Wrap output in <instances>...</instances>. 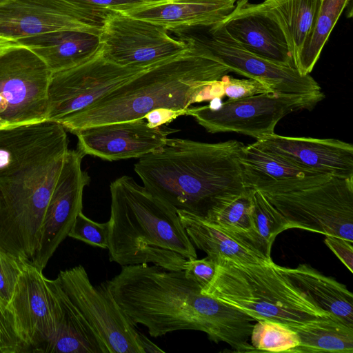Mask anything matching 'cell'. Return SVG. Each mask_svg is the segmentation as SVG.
Masks as SVG:
<instances>
[{"instance_id": "1", "label": "cell", "mask_w": 353, "mask_h": 353, "mask_svg": "<svg viewBox=\"0 0 353 353\" xmlns=\"http://www.w3.org/2000/svg\"><path fill=\"white\" fill-rule=\"evenodd\" d=\"M105 283L131 321L145 326L152 337L197 330L236 352L255 351L248 341L254 320L203 294L183 270H168L153 264L125 265Z\"/></svg>"}, {"instance_id": "2", "label": "cell", "mask_w": 353, "mask_h": 353, "mask_svg": "<svg viewBox=\"0 0 353 353\" xmlns=\"http://www.w3.org/2000/svg\"><path fill=\"white\" fill-rule=\"evenodd\" d=\"M69 140L60 124L0 129V249L31 261Z\"/></svg>"}, {"instance_id": "3", "label": "cell", "mask_w": 353, "mask_h": 353, "mask_svg": "<svg viewBox=\"0 0 353 353\" xmlns=\"http://www.w3.org/2000/svg\"><path fill=\"white\" fill-rule=\"evenodd\" d=\"M243 145L236 140L168 139L141 157L134 172L150 192L176 211L205 218L249 189L239 161Z\"/></svg>"}, {"instance_id": "4", "label": "cell", "mask_w": 353, "mask_h": 353, "mask_svg": "<svg viewBox=\"0 0 353 353\" xmlns=\"http://www.w3.org/2000/svg\"><path fill=\"white\" fill-rule=\"evenodd\" d=\"M179 33L189 41L187 50L152 65L60 125L73 134L88 127L143 119L157 109L185 115L193 103L208 101L210 84L230 70L194 36Z\"/></svg>"}, {"instance_id": "5", "label": "cell", "mask_w": 353, "mask_h": 353, "mask_svg": "<svg viewBox=\"0 0 353 353\" xmlns=\"http://www.w3.org/2000/svg\"><path fill=\"white\" fill-rule=\"evenodd\" d=\"M110 192V261L121 266L152 263L179 271L186 260L197 258L172 207L127 175L112 182Z\"/></svg>"}, {"instance_id": "6", "label": "cell", "mask_w": 353, "mask_h": 353, "mask_svg": "<svg viewBox=\"0 0 353 353\" xmlns=\"http://www.w3.org/2000/svg\"><path fill=\"white\" fill-rule=\"evenodd\" d=\"M216 269L201 292L232 307L254 321H271L296 326L329 316L273 261L246 264L213 259Z\"/></svg>"}, {"instance_id": "7", "label": "cell", "mask_w": 353, "mask_h": 353, "mask_svg": "<svg viewBox=\"0 0 353 353\" xmlns=\"http://www.w3.org/2000/svg\"><path fill=\"white\" fill-rule=\"evenodd\" d=\"M262 194L285 230L302 229L353 242V179L332 176L301 190Z\"/></svg>"}, {"instance_id": "8", "label": "cell", "mask_w": 353, "mask_h": 353, "mask_svg": "<svg viewBox=\"0 0 353 353\" xmlns=\"http://www.w3.org/2000/svg\"><path fill=\"white\" fill-rule=\"evenodd\" d=\"M323 92L310 95L263 93L250 97L220 102L214 99L208 105L190 107L185 115L210 133L235 132L256 140L274 133L277 123L286 115L310 110L323 100Z\"/></svg>"}, {"instance_id": "9", "label": "cell", "mask_w": 353, "mask_h": 353, "mask_svg": "<svg viewBox=\"0 0 353 353\" xmlns=\"http://www.w3.org/2000/svg\"><path fill=\"white\" fill-rule=\"evenodd\" d=\"M55 279L97 335L105 353H143L137 325L105 281L93 285L81 265L60 271Z\"/></svg>"}, {"instance_id": "10", "label": "cell", "mask_w": 353, "mask_h": 353, "mask_svg": "<svg viewBox=\"0 0 353 353\" xmlns=\"http://www.w3.org/2000/svg\"><path fill=\"white\" fill-rule=\"evenodd\" d=\"M51 74L46 63L24 46L0 54V117L8 127L46 121Z\"/></svg>"}, {"instance_id": "11", "label": "cell", "mask_w": 353, "mask_h": 353, "mask_svg": "<svg viewBox=\"0 0 353 353\" xmlns=\"http://www.w3.org/2000/svg\"><path fill=\"white\" fill-rule=\"evenodd\" d=\"M148 67L118 65L105 58L100 48L85 62L52 72L46 121L61 124Z\"/></svg>"}, {"instance_id": "12", "label": "cell", "mask_w": 353, "mask_h": 353, "mask_svg": "<svg viewBox=\"0 0 353 353\" xmlns=\"http://www.w3.org/2000/svg\"><path fill=\"white\" fill-rule=\"evenodd\" d=\"M112 11L68 0H10L0 4V39L17 41L63 30L99 35Z\"/></svg>"}, {"instance_id": "13", "label": "cell", "mask_w": 353, "mask_h": 353, "mask_svg": "<svg viewBox=\"0 0 353 353\" xmlns=\"http://www.w3.org/2000/svg\"><path fill=\"white\" fill-rule=\"evenodd\" d=\"M171 37L163 26L112 11L99 34L107 59L123 66L148 67L177 55L189 47L188 39Z\"/></svg>"}, {"instance_id": "14", "label": "cell", "mask_w": 353, "mask_h": 353, "mask_svg": "<svg viewBox=\"0 0 353 353\" xmlns=\"http://www.w3.org/2000/svg\"><path fill=\"white\" fill-rule=\"evenodd\" d=\"M230 72L256 80L280 94L310 95L323 92L310 74L279 65L256 55L236 41L221 23L209 28L207 35L194 36Z\"/></svg>"}, {"instance_id": "15", "label": "cell", "mask_w": 353, "mask_h": 353, "mask_svg": "<svg viewBox=\"0 0 353 353\" xmlns=\"http://www.w3.org/2000/svg\"><path fill=\"white\" fill-rule=\"evenodd\" d=\"M10 307L26 352L46 353L57 332L59 304L48 279L30 261L25 262Z\"/></svg>"}, {"instance_id": "16", "label": "cell", "mask_w": 353, "mask_h": 353, "mask_svg": "<svg viewBox=\"0 0 353 353\" xmlns=\"http://www.w3.org/2000/svg\"><path fill=\"white\" fill-rule=\"evenodd\" d=\"M83 157L77 149H68L65 155L46 210L40 246L30 261L42 271L82 211L83 192L90 181L88 173L81 168Z\"/></svg>"}, {"instance_id": "17", "label": "cell", "mask_w": 353, "mask_h": 353, "mask_svg": "<svg viewBox=\"0 0 353 353\" xmlns=\"http://www.w3.org/2000/svg\"><path fill=\"white\" fill-rule=\"evenodd\" d=\"M178 130L151 127L143 119L88 127L73 134L78 139L77 150L84 156L112 161L152 153L165 144L169 134Z\"/></svg>"}, {"instance_id": "18", "label": "cell", "mask_w": 353, "mask_h": 353, "mask_svg": "<svg viewBox=\"0 0 353 353\" xmlns=\"http://www.w3.org/2000/svg\"><path fill=\"white\" fill-rule=\"evenodd\" d=\"M289 161L319 173L353 179V145L334 139L279 135L275 132L254 142Z\"/></svg>"}, {"instance_id": "19", "label": "cell", "mask_w": 353, "mask_h": 353, "mask_svg": "<svg viewBox=\"0 0 353 353\" xmlns=\"http://www.w3.org/2000/svg\"><path fill=\"white\" fill-rule=\"evenodd\" d=\"M239 161L246 186L262 193L299 190L332 177L297 165L255 143L243 146Z\"/></svg>"}, {"instance_id": "20", "label": "cell", "mask_w": 353, "mask_h": 353, "mask_svg": "<svg viewBox=\"0 0 353 353\" xmlns=\"http://www.w3.org/2000/svg\"><path fill=\"white\" fill-rule=\"evenodd\" d=\"M176 212L193 245L207 256L246 264L272 261L254 234L228 230L183 210Z\"/></svg>"}, {"instance_id": "21", "label": "cell", "mask_w": 353, "mask_h": 353, "mask_svg": "<svg viewBox=\"0 0 353 353\" xmlns=\"http://www.w3.org/2000/svg\"><path fill=\"white\" fill-rule=\"evenodd\" d=\"M236 1H145L118 12L178 32L192 28H210L222 22L232 12Z\"/></svg>"}, {"instance_id": "22", "label": "cell", "mask_w": 353, "mask_h": 353, "mask_svg": "<svg viewBox=\"0 0 353 353\" xmlns=\"http://www.w3.org/2000/svg\"><path fill=\"white\" fill-rule=\"evenodd\" d=\"M221 23L250 52L279 65L295 68L279 26L255 10L249 0H237L232 12Z\"/></svg>"}, {"instance_id": "23", "label": "cell", "mask_w": 353, "mask_h": 353, "mask_svg": "<svg viewBox=\"0 0 353 353\" xmlns=\"http://www.w3.org/2000/svg\"><path fill=\"white\" fill-rule=\"evenodd\" d=\"M17 41L37 54L52 72L85 62L101 48L99 35L74 30L49 32Z\"/></svg>"}, {"instance_id": "24", "label": "cell", "mask_w": 353, "mask_h": 353, "mask_svg": "<svg viewBox=\"0 0 353 353\" xmlns=\"http://www.w3.org/2000/svg\"><path fill=\"white\" fill-rule=\"evenodd\" d=\"M59 308L55 338L46 353H105L97 335L56 279H48Z\"/></svg>"}, {"instance_id": "25", "label": "cell", "mask_w": 353, "mask_h": 353, "mask_svg": "<svg viewBox=\"0 0 353 353\" xmlns=\"http://www.w3.org/2000/svg\"><path fill=\"white\" fill-rule=\"evenodd\" d=\"M321 0H263L252 3L281 30L294 64L312 30ZM295 66V65H294Z\"/></svg>"}, {"instance_id": "26", "label": "cell", "mask_w": 353, "mask_h": 353, "mask_svg": "<svg viewBox=\"0 0 353 353\" xmlns=\"http://www.w3.org/2000/svg\"><path fill=\"white\" fill-rule=\"evenodd\" d=\"M286 271L317 306L353 325V295L345 285L307 264L286 268Z\"/></svg>"}, {"instance_id": "27", "label": "cell", "mask_w": 353, "mask_h": 353, "mask_svg": "<svg viewBox=\"0 0 353 353\" xmlns=\"http://www.w3.org/2000/svg\"><path fill=\"white\" fill-rule=\"evenodd\" d=\"M290 327L300 344L289 352H353V325L333 314Z\"/></svg>"}, {"instance_id": "28", "label": "cell", "mask_w": 353, "mask_h": 353, "mask_svg": "<svg viewBox=\"0 0 353 353\" xmlns=\"http://www.w3.org/2000/svg\"><path fill=\"white\" fill-rule=\"evenodd\" d=\"M350 0H321L312 30L295 62L301 75L313 70L330 34Z\"/></svg>"}, {"instance_id": "29", "label": "cell", "mask_w": 353, "mask_h": 353, "mask_svg": "<svg viewBox=\"0 0 353 353\" xmlns=\"http://www.w3.org/2000/svg\"><path fill=\"white\" fill-rule=\"evenodd\" d=\"M252 194V190H246L237 197L210 213L204 219L228 230L252 233L263 244L254 230ZM263 247L265 248L264 245ZM265 249L267 250L265 248ZM267 252L270 254L268 250Z\"/></svg>"}, {"instance_id": "30", "label": "cell", "mask_w": 353, "mask_h": 353, "mask_svg": "<svg viewBox=\"0 0 353 353\" xmlns=\"http://www.w3.org/2000/svg\"><path fill=\"white\" fill-rule=\"evenodd\" d=\"M250 339L256 352H289L300 344L296 332L289 326L266 320L253 325Z\"/></svg>"}, {"instance_id": "31", "label": "cell", "mask_w": 353, "mask_h": 353, "mask_svg": "<svg viewBox=\"0 0 353 353\" xmlns=\"http://www.w3.org/2000/svg\"><path fill=\"white\" fill-rule=\"evenodd\" d=\"M252 191V221L254 233L271 253L272 245L276 236L285 231V229L280 219L262 193L257 190Z\"/></svg>"}, {"instance_id": "32", "label": "cell", "mask_w": 353, "mask_h": 353, "mask_svg": "<svg viewBox=\"0 0 353 353\" xmlns=\"http://www.w3.org/2000/svg\"><path fill=\"white\" fill-rule=\"evenodd\" d=\"M68 236L79 240L92 246L108 249L109 222L98 223L80 212Z\"/></svg>"}, {"instance_id": "33", "label": "cell", "mask_w": 353, "mask_h": 353, "mask_svg": "<svg viewBox=\"0 0 353 353\" xmlns=\"http://www.w3.org/2000/svg\"><path fill=\"white\" fill-rule=\"evenodd\" d=\"M26 261L0 249V301L10 309L14 288Z\"/></svg>"}, {"instance_id": "34", "label": "cell", "mask_w": 353, "mask_h": 353, "mask_svg": "<svg viewBox=\"0 0 353 353\" xmlns=\"http://www.w3.org/2000/svg\"><path fill=\"white\" fill-rule=\"evenodd\" d=\"M12 309L0 301V353H24Z\"/></svg>"}, {"instance_id": "35", "label": "cell", "mask_w": 353, "mask_h": 353, "mask_svg": "<svg viewBox=\"0 0 353 353\" xmlns=\"http://www.w3.org/2000/svg\"><path fill=\"white\" fill-rule=\"evenodd\" d=\"M224 96L228 100H236L252 96L272 92L262 83L252 79H236L225 75L221 79Z\"/></svg>"}, {"instance_id": "36", "label": "cell", "mask_w": 353, "mask_h": 353, "mask_svg": "<svg viewBox=\"0 0 353 353\" xmlns=\"http://www.w3.org/2000/svg\"><path fill=\"white\" fill-rule=\"evenodd\" d=\"M216 269L215 261L208 256L201 259L197 258L188 259L183 265L185 276L196 282L201 289L211 281Z\"/></svg>"}, {"instance_id": "37", "label": "cell", "mask_w": 353, "mask_h": 353, "mask_svg": "<svg viewBox=\"0 0 353 353\" xmlns=\"http://www.w3.org/2000/svg\"><path fill=\"white\" fill-rule=\"evenodd\" d=\"M325 243L345 267L352 272L353 242L340 237L326 236Z\"/></svg>"}, {"instance_id": "38", "label": "cell", "mask_w": 353, "mask_h": 353, "mask_svg": "<svg viewBox=\"0 0 353 353\" xmlns=\"http://www.w3.org/2000/svg\"><path fill=\"white\" fill-rule=\"evenodd\" d=\"M94 8L121 11L148 0H68Z\"/></svg>"}, {"instance_id": "39", "label": "cell", "mask_w": 353, "mask_h": 353, "mask_svg": "<svg viewBox=\"0 0 353 353\" xmlns=\"http://www.w3.org/2000/svg\"><path fill=\"white\" fill-rule=\"evenodd\" d=\"M183 115V114L181 112L168 109H157L147 114L143 119L146 120L150 126L159 127Z\"/></svg>"}, {"instance_id": "40", "label": "cell", "mask_w": 353, "mask_h": 353, "mask_svg": "<svg viewBox=\"0 0 353 353\" xmlns=\"http://www.w3.org/2000/svg\"><path fill=\"white\" fill-rule=\"evenodd\" d=\"M140 341L141 344L143 353H152V352H165L157 345L152 343L148 337L143 334L140 332L139 334Z\"/></svg>"}, {"instance_id": "41", "label": "cell", "mask_w": 353, "mask_h": 353, "mask_svg": "<svg viewBox=\"0 0 353 353\" xmlns=\"http://www.w3.org/2000/svg\"><path fill=\"white\" fill-rule=\"evenodd\" d=\"M17 45H19V43L15 41L0 39V54Z\"/></svg>"}, {"instance_id": "42", "label": "cell", "mask_w": 353, "mask_h": 353, "mask_svg": "<svg viewBox=\"0 0 353 353\" xmlns=\"http://www.w3.org/2000/svg\"><path fill=\"white\" fill-rule=\"evenodd\" d=\"M8 127L7 123L0 117V129Z\"/></svg>"}, {"instance_id": "43", "label": "cell", "mask_w": 353, "mask_h": 353, "mask_svg": "<svg viewBox=\"0 0 353 353\" xmlns=\"http://www.w3.org/2000/svg\"><path fill=\"white\" fill-rule=\"evenodd\" d=\"M10 0H0V4L8 2Z\"/></svg>"}, {"instance_id": "44", "label": "cell", "mask_w": 353, "mask_h": 353, "mask_svg": "<svg viewBox=\"0 0 353 353\" xmlns=\"http://www.w3.org/2000/svg\"><path fill=\"white\" fill-rule=\"evenodd\" d=\"M148 1H159V0H148Z\"/></svg>"}]
</instances>
